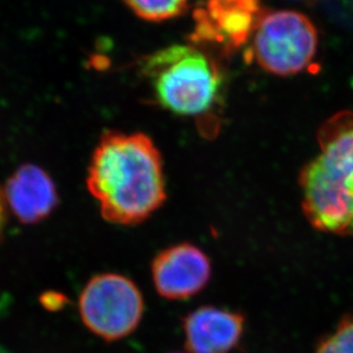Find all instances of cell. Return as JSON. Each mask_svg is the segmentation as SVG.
Segmentation results:
<instances>
[{
	"instance_id": "obj_1",
	"label": "cell",
	"mask_w": 353,
	"mask_h": 353,
	"mask_svg": "<svg viewBox=\"0 0 353 353\" xmlns=\"http://www.w3.org/2000/svg\"><path fill=\"white\" fill-rule=\"evenodd\" d=\"M87 188L111 223L143 222L166 200L157 147L144 134L107 132L90 159Z\"/></svg>"
},
{
	"instance_id": "obj_2",
	"label": "cell",
	"mask_w": 353,
	"mask_h": 353,
	"mask_svg": "<svg viewBox=\"0 0 353 353\" xmlns=\"http://www.w3.org/2000/svg\"><path fill=\"white\" fill-rule=\"evenodd\" d=\"M319 152L301 173L302 206L318 230L353 236V111L326 120Z\"/></svg>"
},
{
	"instance_id": "obj_3",
	"label": "cell",
	"mask_w": 353,
	"mask_h": 353,
	"mask_svg": "<svg viewBox=\"0 0 353 353\" xmlns=\"http://www.w3.org/2000/svg\"><path fill=\"white\" fill-rule=\"evenodd\" d=\"M142 74L154 100L174 114L200 117L220 99L223 74L216 61L196 45H173L147 57Z\"/></svg>"
},
{
	"instance_id": "obj_4",
	"label": "cell",
	"mask_w": 353,
	"mask_h": 353,
	"mask_svg": "<svg viewBox=\"0 0 353 353\" xmlns=\"http://www.w3.org/2000/svg\"><path fill=\"white\" fill-rule=\"evenodd\" d=\"M252 40V57L263 70L294 76L314 62L319 45L314 24L296 10H269L259 21Z\"/></svg>"
},
{
	"instance_id": "obj_5",
	"label": "cell",
	"mask_w": 353,
	"mask_h": 353,
	"mask_svg": "<svg viewBox=\"0 0 353 353\" xmlns=\"http://www.w3.org/2000/svg\"><path fill=\"white\" fill-rule=\"evenodd\" d=\"M78 309L83 325L92 333L112 342L137 330L143 316V296L127 276L97 274L81 290Z\"/></svg>"
},
{
	"instance_id": "obj_6",
	"label": "cell",
	"mask_w": 353,
	"mask_h": 353,
	"mask_svg": "<svg viewBox=\"0 0 353 353\" xmlns=\"http://www.w3.org/2000/svg\"><path fill=\"white\" fill-rule=\"evenodd\" d=\"M267 10L264 0H207L196 12L194 39L217 43L228 52L239 50Z\"/></svg>"
},
{
	"instance_id": "obj_7",
	"label": "cell",
	"mask_w": 353,
	"mask_h": 353,
	"mask_svg": "<svg viewBox=\"0 0 353 353\" xmlns=\"http://www.w3.org/2000/svg\"><path fill=\"white\" fill-rule=\"evenodd\" d=\"M151 274L160 296L185 300L206 286L212 265L200 248L191 243H180L158 254L151 265Z\"/></svg>"
},
{
	"instance_id": "obj_8",
	"label": "cell",
	"mask_w": 353,
	"mask_h": 353,
	"mask_svg": "<svg viewBox=\"0 0 353 353\" xmlns=\"http://www.w3.org/2000/svg\"><path fill=\"white\" fill-rule=\"evenodd\" d=\"M3 192L10 212L24 224L39 223L50 216L59 203L53 180L32 163L19 167Z\"/></svg>"
},
{
	"instance_id": "obj_9",
	"label": "cell",
	"mask_w": 353,
	"mask_h": 353,
	"mask_svg": "<svg viewBox=\"0 0 353 353\" xmlns=\"http://www.w3.org/2000/svg\"><path fill=\"white\" fill-rule=\"evenodd\" d=\"M189 353H228L239 342L243 316L219 307H203L183 320Z\"/></svg>"
},
{
	"instance_id": "obj_10",
	"label": "cell",
	"mask_w": 353,
	"mask_h": 353,
	"mask_svg": "<svg viewBox=\"0 0 353 353\" xmlns=\"http://www.w3.org/2000/svg\"><path fill=\"white\" fill-rule=\"evenodd\" d=\"M135 15L151 22H163L180 17L189 0H123Z\"/></svg>"
},
{
	"instance_id": "obj_11",
	"label": "cell",
	"mask_w": 353,
	"mask_h": 353,
	"mask_svg": "<svg viewBox=\"0 0 353 353\" xmlns=\"http://www.w3.org/2000/svg\"><path fill=\"white\" fill-rule=\"evenodd\" d=\"M316 353H353V314L339 323L336 330L320 343Z\"/></svg>"
},
{
	"instance_id": "obj_12",
	"label": "cell",
	"mask_w": 353,
	"mask_h": 353,
	"mask_svg": "<svg viewBox=\"0 0 353 353\" xmlns=\"http://www.w3.org/2000/svg\"><path fill=\"white\" fill-rule=\"evenodd\" d=\"M6 201L3 191L0 190V239L3 238V230L6 225Z\"/></svg>"
},
{
	"instance_id": "obj_13",
	"label": "cell",
	"mask_w": 353,
	"mask_h": 353,
	"mask_svg": "<svg viewBox=\"0 0 353 353\" xmlns=\"http://www.w3.org/2000/svg\"><path fill=\"white\" fill-rule=\"evenodd\" d=\"M301 1H312V0H301Z\"/></svg>"
},
{
	"instance_id": "obj_14",
	"label": "cell",
	"mask_w": 353,
	"mask_h": 353,
	"mask_svg": "<svg viewBox=\"0 0 353 353\" xmlns=\"http://www.w3.org/2000/svg\"><path fill=\"white\" fill-rule=\"evenodd\" d=\"M175 353H181V352H175Z\"/></svg>"
}]
</instances>
